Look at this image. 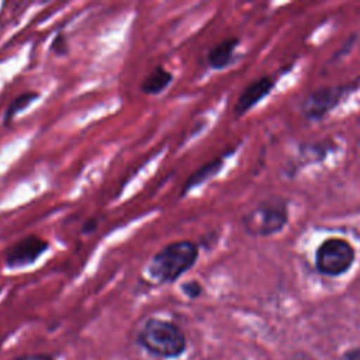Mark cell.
<instances>
[{"instance_id":"obj_1","label":"cell","mask_w":360,"mask_h":360,"mask_svg":"<svg viewBox=\"0 0 360 360\" xmlns=\"http://www.w3.org/2000/svg\"><path fill=\"white\" fill-rule=\"evenodd\" d=\"M197 257L198 246L193 240H174L152 256L148 271L158 283L170 284L188 271L195 264Z\"/></svg>"},{"instance_id":"obj_2","label":"cell","mask_w":360,"mask_h":360,"mask_svg":"<svg viewBox=\"0 0 360 360\" xmlns=\"http://www.w3.org/2000/svg\"><path fill=\"white\" fill-rule=\"evenodd\" d=\"M138 342L149 353L163 359L180 356L187 346L186 338L177 325L158 318H150L143 323Z\"/></svg>"},{"instance_id":"obj_3","label":"cell","mask_w":360,"mask_h":360,"mask_svg":"<svg viewBox=\"0 0 360 360\" xmlns=\"http://www.w3.org/2000/svg\"><path fill=\"white\" fill-rule=\"evenodd\" d=\"M354 262V249L343 239L330 238L323 240L315 256L316 269L326 276H340L346 273Z\"/></svg>"},{"instance_id":"obj_4","label":"cell","mask_w":360,"mask_h":360,"mask_svg":"<svg viewBox=\"0 0 360 360\" xmlns=\"http://www.w3.org/2000/svg\"><path fill=\"white\" fill-rule=\"evenodd\" d=\"M49 248L46 239L38 235H27L14 242L4 255V264L8 269H21L35 263Z\"/></svg>"},{"instance_id":"obj_5","label":"cell","mask_w":360,"mask_h":360,"mask_svg":"<svg viewBox=\"0 0 360 360\" xmlns=\"http://www.w3.org/2000/svg\"><path fill=\"white\" fill-rule=\"evenodd\" d=\"M285 211L274 207H260L252 214V224L256 226V232L273 233L278 231L285 222Z\"/></svg>"},{"instance_id":"obj_6","label":"cell","mask_w":360,"mask_h":360,"mask_svg":"<svg viewBox=\"0 0 360 360\" xmlns=\"http://www.w3.org/2000/svg\"><path fill=\"white\" fill-rule=\"evenodd\" d=\"M173 82V75L163 66L153 68L142 80L141 91L148 96H158L163 93Z\"/></svg>"},{"instance_id":"obj_7","label":"cell","mask_w":360,"mask_h":360,"mask_svg":"<svg viewBox=\"0 0 360 360\" xmlns=\"http://www.w3.org/2000/svg\"><path fill=\"white\" fill-rule=\"evenodd\" d=\"M271 83L269 79L263 77L255 83H252L239 97L238 104L235 107V112L238 115L243 114L246 110H249L250 107H253L259 100H262L269 91H270Z\"/></svg>"},{"instance_id":"obj_8","label":"cell","mask_w":360,"mask_h":360,"mask_svg":"<svg viewBox=\"0 0 360 360\" xmlns=\"http://www.w3.org/2000/svg\"><path fill=\"white\" fill-rule=\"evenodd\" d=\"M236 45H238L236 38H228V39H224L222 42H219L218 45H215L208 52L210 66L214 68V69H222L226 65H229V62L232 60L233 51H235Z\"/></svg>"},{"instance_id":"obj_9","label":"cell","mask_w":360,"mask_h":360,"mask_svg":"<svg viewBox=\"0 0 360 360\" xmlns=\"http://www.w3.org/2000/svg\"><path fill=\"white\" fill-rule=\"evenodd\" d=\"M221 167V160L217 159V160H212L204 166H201L200 169H197L184 183L183 188H181V195L187 194L193 187L201 184L202 181H205L208 177H211L214 173H217Z\"/></svg>"},{"instance_id":"obj_10","label":"cell","mask_w":360,"mask_h":360,"mask_svg":"<svg viewBox=\"0 0 360 360\" xmlns=\"http://www.w3.org/2000/svg\"><path fill=\"white\" fill-rule=\"evenodd\" d=\"M39 97L38 91H24L20 96H17L7 107L6 114H4V124L7 125L11 122V120L24 108H27L32 101H35Z\"/></svg>"},{"instance_id":"obj_11","label":"cell","mask_w":360,"mask_h":360,"mask_svg":"<svg viewBox=\"0 0 360 360\" xmlns=\"http://www.w3.org/2000/svg\"><path fill=\"white\" fill-rule=\"evenodd\" d=\"M51 49L53 53L56 55H66L68 51H69V46H68V39H66V35L63 32H59L53 41H52V45H51Z\"/></svg>"},{"instance_id":"obj_12","label":"cell","mask_w":360,"mask_h":360,"mask_svg":"<svg viewBox=\"0 0 360 360\" xmlns=\"http://www.w3.org/2000/svg\"><path fill=\"white\" fill-rule=\"evenodd\" d=\"M181 290L184 291V294H186L187 297H190V298H197V297L201 294L202 287H201V284H200L198 281L190 280V281H187V283H184V284L181 285Z\"/></svg>"},{"instance_id":"obj_13","label":"cell","mask_w":360,"mask_h":360,"mask_svg":"<svg viewBox=\"0 0 360 360\" xmlns=\"http://www.w3.org/2000/svg\"><path fill=\"white\" fill-rule=\"evenodd\" d=\"M96 229H97V221H96L94 218H89V219L83 224L82 233L89 235V233H93Z\"/></svg>"},{"instance_id":"obj_14","label":"cell","mask_w":360,"mask_h":360,"mask_svg":"<svg viewBox=\"0 0 360 360\" xmlns=\"http://www.w3.org/2000/svg\"><path fill=\"white\" fill-rule=\"evenodd\" d=\"M13 360H53V357L49 354H24Z\"/></svg>"},{"instance_id":"obj_15","label":"cell","mask_w":360,"mask_h":360,"mask_svg":"<svg viewBox=\"0 0 360 360\" xmlns=\"http://www.w3.org/2000/svg\"><path fill=\"white\" fill-rule=\"evenodd\" d=\"M345 360H360V347L352 349L345 354Z\"/></svg>"}]
</instances>
